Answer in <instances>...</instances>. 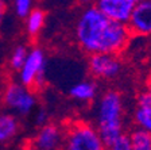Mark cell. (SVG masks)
Wrapping results in <instances>:
<instances>
[{
  "instance_id": "19",
  "label": "cell",
  "mask_w": 151,
  "mask_h": 150,
  "mask_svg": "<svg viewBox=\"0 0 151 150\" xmlns=\"http://www.w3.org/2000/svg\"><path fill=\"white\" fill-rule=\"evenodd\" d=\"M8 7H9V0H0V27H1L7 12H8Z\"/></svg>"
},
{
  "instance_id": "9",
  "label": "cell",
  "mask_w": 151,
  "mask_h": 150,
  "mask_svg": "<svg viewBox=\"0 0 151 150\" xmlns=\"http://www.w3.org/2000/svg\"><path fill=\"white\" fill-rule=\"evenodd\" d=\"M136 3L138 0H97L94 6L108 18L127 25Z\"/></svg>"
},
{
  "instance_id": "1",
  "label": "cell",
  "mask_w": 151,
  "mask_h": 150,
  "mask_svg": "<svg viewBox=\"0 0 151 150\" xmlns=\"http://www.w3.org/2000/svg\"><path fill=\"white\" fill-rule=\"evenodd\" d=\"M76 43L85 54H120L131 41V31L126 23L104 15L96 6H84L73 27Z\"/></svg>"
},
{
  "instance_id": "13",
  "label": "cell",
  "mask_w": 151,
  "mask_h": 150,
  "mask_svg": "<svg viewBox=\"0 0 151 150\" xmlns=\"http://www.w3.org/2000/svg\"><path fill=\"white\" fill-rule=\"evenodd\" d=\"M28 50H30V47L24 43L14 46V49L11 50V53L8 56V59H7V68L9 72L18 73L20 70V68L23 66L26 58H27Z\"/></svg>"
},
{
  "instance_id": "4",
  "label": "cell",
  "mask_w": 151,
  "mask_h": 150,
  "mask_svg": "<svg viewBox=\"0 0 151 150\" xmlns=\"http://www.w3.org/2000/svg\"><path fill=\"white\" fill-rule=\"evenodd\" d=\"M63 147L68 150H103L104 143L97 127L88 122L76 120L65 126Z\"/></svg>"
},
{
  "instance_id": "14",
  "label": "cell",
  "mask_w": 151,
  "mask_h": 150,
  "mask_svg": "<svg viewBox=\"0 0 151 150\" xmlns=\"http://www.w3.org/2000/svg\"><path fill=\"white\" fill-rule=\"evenodd\" d=\"M134 123L136 127L151 133V103H136V108L134 111Z\"/></svg>"
},
{
  "instance_id": "3",
  "label": "cell",
  "mask_w": 151,
  "mask_h": 150,
  "mask_svg": "<svg viewBox=\"0 0 151 150\" xmlns=\"http://www.w3.org/2000/svg\"><path fill=\"white\" fill-rule=\"evenodd\" d=\"M1 104L6 109L18 115L19 118H26L37 109L38 99L35 91L23 85L22 83L9 80L1 89Z\"/></svg>"
},
{
  "instance_id": "12",
  "label": "cell",
  "mask_w": 151,
  "mask_h": 150,
  "mask_svg": "<svg viewBox=\"0 0 151 150\" xmlns=\"http://www.w3.org/2000/svg\"><path fill=\"white\" fill-rule=\"evenodd\" d=\"M46 25V12L41 8H34L24 18V30L28 38L37 39Z\"/></svg>"
},
{
  "instance_id": "10",
  "label": "cell",
  "mask_w": 151,
  "mask_h": 150,
  "mask_svg": "<svg viewBox=\"0 0 151 150\" xmlns=\"http://www.w3.org/2000/svg\"><path fill=\"white\" fill-rule=\"evenodd\" d=\"M20 131L19 116L12 112H0V146L12 142Z\"/></svg>"
},
{
  "instance_id": "5",
  "label": "cell",
  "mask_w": 151,
  "mask_h": 150,
  "mask_svg": "<svg viewBox=\"0 0 151 150\" xmlns=\"http://www.w3.org/2000/svg\"><path fill=\"white\" fill-rule=\"evenodd\" d=\"M46 66L47 58L45 50L39 46L30 47L24 64L16 73L18 80L35 92L42 91L46 85Z\"/></svg>"
},
{
  "instance_id": "17",
  "label": "cell",
  "mask_w": 151,
  "mask_h": 150,
  "mask_svg": "<svg viewBox=\"0 0 151 150\" xmlns=\"http://www.w3.org/2000/svg\"><path fill=\"white\" fill-rule=\"evenodd\" d=\"M111 150H132L128 133H123L116 141L113 142V145L111 146Z\"/></svg>"
},
{
  "instance_id": "11",
  "label": "cell",
  "mask_w": 151,
  "mask_h": 150,
  "mask_svg": "<svg viewBox=\"0 0 151 150\" xmlns=\"http://www.w3.org/2000/svg\"><path fill=\"white\" fill-rule=\"evenodd\" d=\"M97 85L92 80H81L69 88V96L78 103H92L97 97Z\"/></svg>"
},
{
  "instance_id": "2",
  "label": "cell",
  "mask_w": 151,
  "mask_h": 150,
  "mask_svg": "<svg viewBox=\"0 0 151 150\" xmlns=\"http://www.w3.org/2000/svg\"><path fill=\"white\" fill-rule=\"evenodd\" d=\"M96 127L101 135L104 149H111L124 131V101L120 92L105 91L96 107Z\"/></svg>"
},
{
  "instance_id": "20",
  "label": "cell",
  "mask_w": 151,
  "mask_h": 150,
  "mask_svg": "<svg viewBox=\"0 0 151 150\" xmlns=\"http://www.w3.org/2000/svg\"><path fill=\"white\" fill-rule=\"evenodd\" d=\"M82 6H94L97 0H78Z\"/></svg>"
},
{
  "instance_id": "6",
  "label": "cell",
  "mask_w": 151,
  "mask_h": 150,
  "mask_svg": "<svg viewBox=\"0 0 151 150\" xmlns=\"http://www.w3.org/2000/svg\"><path fill=\"white\" fill-rule=\"evenodd\" d=\"M123 69L119 54L96 53L89 54L88 70L92 77L97 80H113L120 75Z\"/></svg>"
},
{
  "instance_id": "15",
  "label": "cell",
  "mask_w": 151,
  "mask_h": 150,
  "mask_svg": "<svg viewBox=\"0 0 151 150\" xmlns=\"http://www.w3.org/2000/svg\"><path fill=\"white\" fill-rule=\"evenodd\" d=\"M132 150H151V133L140 127H136L128 133Z\"/></svg>"
},
{
  "instance_id": "16",
  "label": "cell",
  "mask_w": 151,
  "mask_h": 150,
  "mask_svg": "<svg viewBox=\"0 0 151 150\" xmlns=\"http://www.w3.org/2000/svg\"><path fill=\"white\" fill-rule=\"evenodd\" d=\"M34 1L35 0H9V4L16 18L24 19L35 8Z\"/></svg>"
},
{
  "instance_id": "18",
  "label": "cell",
  "mask_w": 151,
  "mask_h": 150,
  "mask_svg": "<svg viewBox=\"0 0 151 150\" xmlns=\"http://www.w3.org/2000/svg\"><path fill=\"white\" fill-rule=\"evenodd\" d=\"M34 118H35V123H37L38 126H42V125H45V123L49 122V115H47V111H46V109H43V108L37 109V111H35Z\"/></svg>"
},
{
  "instance_id": "7",
  "label": "cell",
  "mask_w": 151,
  "mask_h": 150,
  "mask_svg": "<svg viewBox=\"0 0 151 150\" xmlns=\"http://www.w3.org/2000/svg\"><path fill=\"white\" fill-rule=\"evenodd\" d=\"M65 128L57 123H45L39 126L31 139V147L37 150H57L63 147Z\"/></svg>"
},
{
  "instance_id": "8",
  "label": "cell",
  "mask_w": 151,
  "mask_h": 150,
  "mask_svg": "<svg viewBox=\"0 0 151 150\" xmlns=\"http://www.w3.org/2000/svg\"><path fill=\"white\" fill-rule=\"evenodd\" d=\"M127 26L135 37H151V0H138Z\"/></svg>"
}]
</instances>
